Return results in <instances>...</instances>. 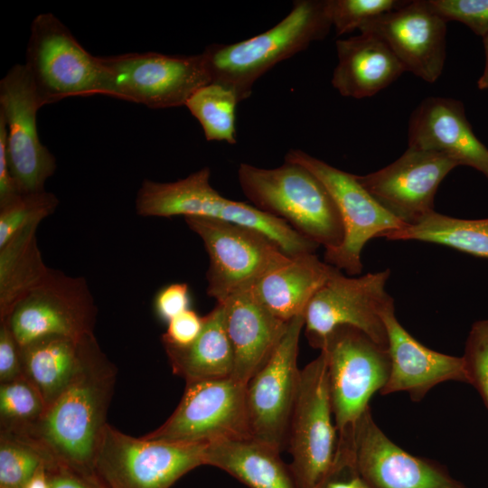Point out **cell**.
<instances>
[{
	"mask_svg": "<svg viewBox=\"0 0 488 488\" xmlns=\"http://www.w3.org/2000/svg\"><path fill=\"white\" fill-rule=\"evenodd\" d=\"M116 374V366L92 335L73 380L47 408L38 424L27 434L19 436L36 442L56 462L94 473Z\"/></svg>",
	"mask_w": 488,
	"mask_h": 488,
	"instance_id": "cell-1",
	"label": "cell"
},
{
	"mask_svg": "<svg viewBox=\"0 0 488 488\" xmlns=\"http://www.w3.org/2000/svg\"><path fill=\"white\" fill-rule=\"evenodd\" d=\"M332 26L328 0H297L269 30L231 44L213 43L202 53L211 82L232 89L240 102L264 73L323 40Z\"/></svg>",
	"mask_w": 488,
	"mask_h": 488,
	"instance_id": "cell-2",
	"label": "cell"
},
{
	"mask_svg": "<svg viewBox=\"0 0 488 488\" xmlns=\"http://www.w3.org/2000/svg\"><path fill=\"white\" fill-rule=\"evenodd\" d=\"M238 179L259 211L283 220L325 250L342 244L344 230L337 206L324 183L304 166L285 161L267 169L242 163Z\"/></svg>",
	"mask_w": 488,
	"mask_h": 488,
	"instance_id": "cell-3",
	"label": "cell"
},
{
	"mask_svg": "<svg viewBox=\"0 0 488 488\" xmlns=\"http://www.w3.org/2000/svg\"><path fill=\"white\" fill-rule=\"evenodd\" d=\"M211 171L202 168L171 183L143 181L135 202L142 217H201L228 221L257 230L268 237L288 257L314 253L318 245L296 231L283 220L242 202L222 196L210 183Z\"/></svg>",
	"mask_w": 488,
	"mask_h": 488,
	"instance_id": "cell-4",
	"label": "cell"
},
{
	"mask_svg": "<svg viewBox=\"0 0 488 488\" xmlns=\"http://www.w3.org/2000/svg\"><path fill=\"white\" fill-rule=\"evenodd\" d=\"M23 65L42 106L70 97L106 95L101 56L85 50L52 13L33 20Z\"/></svg>",
	"mask_w": 488,
	"mask_h": 488,
	"instance_id": "cell-5",
	"label": "cell"
},
{
	"mask_svg": "<svg viewBox=\"0 0 488 488\" xmlns=\"http://www.w3.org/2000/svg\"><path fill=\"white\" fill-rule=\"evenodd\" d=\"M333 420L326 357L321 351L301 370L289 423L286 448L297 488H324L339 466L338 432Z\"/></svg>",
	"mask_w": 488,
	"mask_h": 488,
	"instance_id": "cell-6",
	"label": "cell"
},
{
	"mask_svg": "<svg viewBox=\"0 0 488 488\" xmlns=\"http://www.w3.org/2000/svg\"><path fill=\"white\" fill-rule=\"evenodd\" d=\"M319 350L326 357L333 420L338 437H343L370 408L373 394L386 385L390 371L389 352L349 325L335 327Z\"/></svg>",
	"mask_w": 488,
	"mask_h": 488,
	"instance_id": "cell-7",
	"label": "cell"
},
{
	"mask_svg": "<svg viewBox=\"0 0 488 488\" xmlns=\"http://www.w3.org/2000/svg\"><path fill=\"white\" fill-rule=\"evenodd\" d=\"M207 445L136 438L107 423L93 472L107 488H170L205 465Z\"/></svg>",
	"mask_w": 488,
	"mask_h": 488,
	"instance_id": "cell-8",
	"label": "cell"
},
{
	"mask_svg": "<svg viewBox=\"0 0 488 488\" xmlns=\"http://www.w3.org/2000/svg\"><path fill=\"white\" fill-rule=\"evenodd\" d=\"M184 221L202 239L209 256L206 292L217 303L254 286L291 258L252 228L201 217Z\"/></svg>",
	"mask_w": 488,
	"mask_h": 488,
	"instance_id": "cell-9",
	"label": "cell"
},
{
	"mask_svg": "<svg viewBox=\"0 0 488 488\" xmlns=\"http://www.w3.org/2000/svg\"><path fill=\"white\" fill-rule=\"evenodd\" d=\"M101 61L106 96L150 108L185 106L199 89L211 83L202 53L133 52L101 56Z\"/></svg>",
	"mask_w": 488,
	"mask_h": 488,
	"instance_id": "cell-10",
	"label": "cell"
},
{
	"mask_svg": "<svg viewBox=\"0 0 488 488\" xmlns=\"http://www.w3.org/2000/svg\"><path fill=\"white\" fill-rule=\"evenodd\" d=\"M389 276L388 268L352 277L333 267L329 277L305 311V333L310 345L319 349L335 327L349 325L388 349L382 314L394 304L385 288Z\"/></svg>",
	"mask_w": 488,
	"mask_h": 488,
	"instance_id": "cell-11",
	"label": "cell"
},
{
	"mask_svg": "<svg viewBox=\"0 0 488 488\" xmlns=\"http://www.w3.org/2000/svg\"><path fill=\"white\" fill-rule=\"evenodd\" d=\"M143 437L189 444L250 437L246 384L233 377L186 382L174 413Z\"/></svg>",
	"mask_w": 488,
	"mask_h": 488,
	"instance_id": "cell-12",
	"label": "cell"
},
{
	"mask_svg": "<svg viewBox=\"0 0 488 488\" xmlns=\"http://www.w3.org/2000/svg\"><path fill=\"white\" fill-rule=\"evenodd\" d=\"M98 308L87 281L50 268L4 322L20 347L49 335L81 339L94 334Z\"/></svg>",
	"mask_w": 488,
	"mask_h": 488,
	"instance_id": "cell-13",
	"label": "cell"
},
{
	"mask_svg": "<svg viewBox=\"0 0 488 488\" xmlns=\"http://www.w3.org/2000/svg\"><path fill=\"white\" fill-rule=\"evenodd\" d=\"M285 161L313 173L326 187L340 212L344 237L342 244L325 250L324 262L348 275L362 271L361 252L372 238L405 226L387 211L358 182L355 174L335 168L300 149H291Z\"/></svg>",
	"mask_w": 488,
	"mask_h": 488,
	"instance_id": "cell-14",
	"label": "cell"
},
{
	"mask_svg": "<svg viewBox=\"0 0 488 488\" xmlns=\"http://www.w3.org/2000/svg\"><path fill=\"white\" fill-rule=\"evenodd\" d=\"M305 313L292 318L267 362L246 384L250 438L282 452L295 407L301 370L297 355Z\"/></svg>",
	"mask_w": 488,
	"mask_h": 488,
	"instance_id": "cell-15",
	"label": "cell"
},
{
	"mask_svg": "<svg viewBox=\"0 0 488 488\" xmlns=\"http://www.w3.org/2000/svg\"><path fill=\"white\" fill-rule=\"evenodd\" d=\"M42 107L25 66L15 64L0 81V117L6 126L10 172L20 193L44 191L57 167L38 136L36 116Z\"/></svg>",
	"mask_w": 488,
	"mask_h": 488,
	"instance_id": "cell-16",
	"label": "cell"
},
{
	"mask_svg": "<svg viewBox=\"0 0 488 488\" xmlns=\"http://www.w3.org/2000/svg\"><path fill=\"white\" fill-rule=\"evenodd\" d=\"M339 442L350 446L356 470L371 488H467L441 465L392 442L370 408Z\"/></svg>",
	"mask_w": 488,
	"mask_h": 488,
	"instance_id": "cell-17",
	"label": "cell"
},
{
	"mask_svg": "<svg viewBox=\"0 0 488 488\" xmlns=\"http://www.w3.org/2000/svg\"><path fill=\"white\" fill-rule=\"evenodd\" d=\"M456 166L441 154L408 147L390 164L356 179L387 211L412 225L435 211L437 188Z\"/></svg>",
	"mask_w": 488,
	"mask_h": 488,
	"instance_id": "cell-18",
	"label": "cell"
},
{
	"mask_svg": "<svg viewBox=\"0 0 488 488\" xmlns=\"http://www.w3.org/2000/svg\"><path fill=\"white\" fill-rule=\"evenodd\" d=\"M359 30L384 41L405 71L428 83L441 76L446 56V22L430 9L426 0L406 2L370 20Z\"/></svg>",
	"mask_w": 488,
	"mask_h": 488,
	"instance_id": "cell-19",
	"label": "cell"
},
{
	"mask_svg": "<svg viewBox=\"0 0 488 488\" xmlns=\"http://www.w3.org/2000/svg\"><path fill=\"white\" fill-rule=\"evenodd\" d=\"M388 335L390 371L381 395L406 391L418 402L436 385L455 380L469 383L463 356L433 351L417 341L399 322L394 304L382 314Z\"/></svg>",
	"mask_w": 488,
	"mask_h": 488,
	"instance_id": "cell-20",
	"label": "cell"
},
{
	"mask_svg": "<svg viewBox=\"0 0 488 488\" xmlns=\"http://www.w3.org/2000/svg\"><path fill=\"white\" fill-rule=\"evenodd\" d=\"M408 147L441 154L488 179V148L474 133L460 100L442 97L422 100L409 119Z\"/></svg>",
	"mask_w": 488,
	"mask_h": 488,
	"instance_id": "cell-21",
	"label": "cell"
},
{
	"mask_svg": "<svg viewBox=\"0 0 488 488\" xmlns=\"http://www.w3.org/2000/svg\"><path fill=\"white\" fill-rule=\"evenodd\" d=\"M218 304L223 306L225 327L234 353L232 377L247 384L270 358L289 322L267 310L251 287Z\"/></svg>",
	"mask_w": 488,
	"mask_h": 488,
	"instance_id": "cell-22",
	"label": "cell"
},
{
	"mask_svg": "<svg viewBox=\"0 0 488 488\" xmlns=\"http://www.w3.org/2000/svg\"><path fill=\"white\" fill-rule=\"evenodd\" d=\"M338 63L333 87L343 97L370 98L384 89L405 69L380 37L369 33L336 41Z\"/></svg>",
	"mask_w": 488,
	"mask_h": 488,
	"instance_id": "cell-23",
	"label": "cell"
},
{
	"mask_svg": "<svg viewBox=\"0 0 488 488\" xmlns=\"http://www.w3.org/2000/svg\"><path fill=\"white\" fill-rule=\"evenodd\" d=\"M333 266L314 253H304L268 273L251 287L259 302L285 322L305 313L314 294L330 276Z\"/></svg>",
	"mask_w": 488,
	"mask_h": 488,
	"instance_id": "cell-24",
	"label": "cell"
},
{
	"mask_svg": "<svg viewBox=\"0 0 488 488\" xmlns=\"http://www.w3.org/2000/svg\"><path fill=\"white\" fill-rule=\"evenodd\" d=\"M281 452L250 437L208 444L205 465L218 467L249 488H297Z\"/></svg>",
	"mask_w": 488,
	"mask_h": 488,
	"instance_id": "cell-25",
	"label": "cell"
},
{
	"mask_svg": "<svg viewBox=\"0 0 488 488\" xmlns=\"http://www.w3.org/2000/svg\"><path fill=\"white\" fill-rule=\"evenodd\" d=\"M92 335L81 339L49 335L20 347L23 375L40 391L47 408L80 370Z\"/></svg>",
	"mask_w": 488,
	"mask_h": 488,
	"instance_id": "cell-26",
	"label": "cell"
},
{
	"mask_svg": "<svg viewBox=\"0 0 488 488\" xmlns=\"http://www.w3.org/2000/svg\"><path fill=\"white\" fill-rule=\"evenodd\" d=\"M174 373L186 382L232 377L234 353L221 304L203 316V326L190 345L163 344Z\"/></svg>",
	"mask_w": 488,
	"mask_h": 488,
	"instance_id": "cell-27",
	"label": "cell"
},
{
	"mask_svg": "<svg viewBox=\"0 0 488 488\" xmlns=\"http://www.w3.org/2000/svg\"><path fill=\"white\" fill-rule=\"evenodd\" d=\"M39 224L25 226L0 247V321L42 282L50 270L37 244Z\"/></svg>",
	"mask_w": 488,
	"mask_h": 488,
	"instance_id": "cell-28",
	"label": "cell"
},
{
	"mask_svg": "<svg viewBox=\"0 0 488 488\" xmlns=\"http://www.w3.org/2000/svg\"><path fill=\"white\" fill-rule=\"evenodd\" d=\"M389 240H418L444 245L488 259V218L465 220L432 211L418 222L384 233Z\"/></svg>",
	"mask_w": 488,
	"mask_h": 488,
	"instance_id": "cell-29",
	"label": "cell"
},
{
	"mask_svg": "<svg viewBox=\"0 0 488 488\" xmlns=\"http://www.w3.org/2000/svg\"><path fill=\"white\" fill-rule=\"evenodd\" d=\"M239 102L232 89L211 82L199 89L185 106L201 124L206 140L236 144V108Z\"/></svg>",
	"mask_w": 488,
	"mask_h": 488,
	"instance_id": "cell-30",
	"label": "cell"
},
{
	"mask_svg": "<svg viewBox=\"0 0 488 488\" xmlns=\"http://www.w3.org/2000/svg\"><path fill=\"white\" fill-rule=\"evenodd\" d=\"M46 409L42 394L24 375L0 383L1 432L27 434L42 419Z\"/></svg>",
	"mask_w": 488,
	"mask_h": 488,
	"instance_id": "cell-31",
	"label": "cell"
},
{
	"mask_svg": "<svg viewBox=\"0 0 488 488\" xmlns=\"http://www.w3.org/2000/svg\"><path fill=\"white\" fill-rule=\"evenodd\" d=\"M52 461L33 440L0 432V488H23L42 464Z\"/></svg>",
	"mask_w": 488,
	"mask_h": 488,
	"instance_id": "cell-32",
	"label": "cell"
},
{
	"mask_svg": "<svg viewBox=\"0 0 488 488\" xmlns=\"http://www.w3.org/2000/svg\"><path fill=\"white\" fill-rule=\"evenodd\" d=\"M58 198L50 192L20 193L0 207V247L25 226L39 222L54 212Z\"/></svg>",
	"mask_w": 488,
	"mask_h": 488,
	"instance_id": "cell-33",
	"label": "cell"
},
{
	"mask_svg": "<svg viewBox=\"0 0 488 488\" xmlns=\"http://www.w3.org/2000/svg\"><path fill=\"white\" fill-rule=\"evenodd\" d=\"M406 2L396 0H328L332 24L337 35L360 29L370 20L389 13Z\"/></svg>",
	"mask_w": 488,
	"mask_h": 488,
	"instance_id": "cell-34",
	"label": "cell"
},
{
	"mask_svg": "<svg viewBox=\"0 0 488 488\" xmlns=\"http://www.w3.org/2000/svg\"><path fill=\"white\" fill-rule=\"evenodd\" d=\"M463 358L469 384L476 389L488 408V319L472 324Z\"/></svg>",
	"mask_w": 488,
	"mask_h": 488,
	"instance_id": "cell-35",
	"label": "cell"
},
{
	"mask_svg": "<svg viewBox=\"0 0 488 488\" xmlns=\"http://www.w3.org/2000/svg\"><path fill=\"white\" fill-rule=\"evenodd\" d=\"M446 23L457 21L482 37L488 33V0H427Z\"/></svg>",
	"mask_w": 488,
	"mask_h": 488,
	"instance_id": "cell-36",
	"label": "cell"
},
{
	"mask_svg": "<svg viewBox=\"0 0 488 488\" xmlns=\"http://www.w3.org/2000/svg\"><path fill=\"white\" fill-rule=\"evenodd\" d=\"M202 326L203 316H200L192 309H188L167 323L162 343L177 347L190 345L199 336Z\"/></svg>",
	"mask_w": 488,
	"mask_h": 488,
	"instance_id": "cell-37",
	"label": "cell"
},
{
	"mask_svg": "<svg viewBox=\"0 0 488 488\" xmlns=\"http://www.w3.org/2000/svg\"><path fill=\"white\" fill-rule=\"evenodd\" d=\"M190 291L186 283H173L162 287L154 299V309L158 318L166 324L190 309Z\"/></svg>",
	"mask_w": 488,
	"mask_h": 488,
	"instance_id": "cell-38",
	"label": "cell"
},
{
	"mask_svg": "<svg viewBox=\"0 0 488 488\" xmlns=\"http://www.w3.org/2000/svg\"><path fill=\"white\" fill-rule=\"evenodd\" d=\"M49 488H107L94 473L80 471L59 462L46 465Z\"/></svg>",
	"mask_w": 488,
	"mask_h": 488,
	"instance_id": "cell-39",
	"label": "cell"
},
{
	"mask_svg": "<svg viewBox=\"0 0 488 488\" xmlns=\"http://www.w3.org/2000/svg\"><path fill=\"white\" fill-rule=\"evenodd\" d=\"M23 375L21 348L4 322H0V383Z\"/></svg>",
	"mask_w": 488,
	"mask_h": 488,
	"instance_id": "cell-40",
	"label": "cell"
},
{
	"mask_svg": "<svg viewBox=\"0 0 488 488\" xmlns=\"http://www.w3.org/2000/svg\"><path fill=\"white\" fill-rule=\"evenodd\" d=\"M339 466L324 488H371L356 470L350 448L339 451Z\"/></svg>",
	"mask_w": 488,
	"mask_h": 488,
	"instance_id": "cell-41",
	"label": "cell"
},
{
	"mask_svg": "<svg viewBox=\"0 0 488 488\" xmlns=\"http://www.w3.org/2000/svg\"><path fill=\"white\" fill-rule=\"evenodd\" d=\"M19 194L8 164L6 126L0 117V207L7 204Z\"/></svg>",
	"mask_w": 488,
	"mask_h": 488,
	"instance_id": "cell-42",
	"label": "cell"
},
{
	"mask_svg": "<svg viewBox=\"0 0 488 488\" xmlns=\"http://www.w3.org/2000/svg\"><path fill=\"white\" fill-rule=\"evenodd\" d=\"M23 488H49L46 464H42Z\"/></svg>",
	"mask_w": 488,
	"mask_h": 488,
	"instance_id": "cell-43",
	"label": "cell"
},
{
	"mask_svg": "<svg viewBox=\"0 0 488 488\" xmlns=\"http://www.w3.org/2000/svg\"><path fill=\"white\" fill-rule=\"evenodd\" d=\"M483 43L485 54V64L481 77L477 80V87L481 90L488 89V33L483 37Z\"/></svg>",
	"mask_w": 488,
	"mask_h": 488,
	"instance_id": "cell-44",
	"label": "cell"
}]
</instances>
